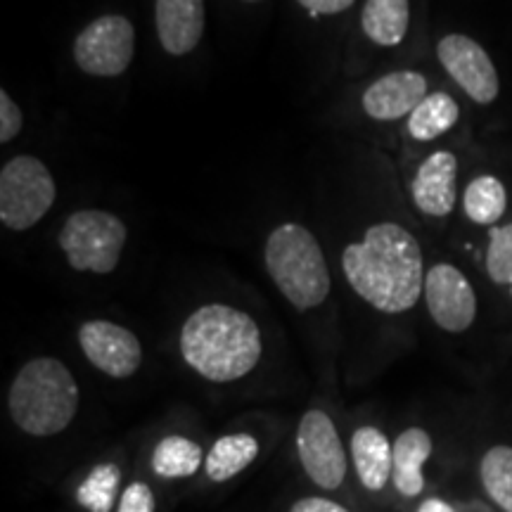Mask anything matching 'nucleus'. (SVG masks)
Here are the masks:
<instances>
[{"instance_id": "f257e3e1", "label": "nucleus", "mask_w": 512, "mask_h": 512, "mask_svg": "<svg viewBox=\"0 0 512 512\" xmlns=\"http://www.w3.org/2000/svg\"><path fill=\"white\" fill-rule=\"evenodd\" d=\"M342 271L351 290L387 316L415 309L425 292V252L396 221L373 223L361 240L344 247Z\"/></svg>"}, {"instance_id": "f03ea898", "label": "nucleus", "mask_w": 512, "mask_h": 512, "mask_svg": "<svg viewBox=\"0 0 512 512\" xmlns=\"http://www.w3.org/2000/svg\"><path fill=\"white\" fill-rule=\"evenodd\" d=\"M178 347L192 373L216 384L242 380L264 354L256 320L230 304H204L192 311L181 328Z\"/></svg>"}, {"instance_id": "7ed1b4c3", "label": "nucleus", "mask_w": 512, "mask_h": 512, "mask_svg": "<svg viewBox=\"0 0 512 512\" xmlns=\"http://www.w3.org/2000/svg\"><path fill=\"white\" fill-rule=\"evenodd\" d=\"M79 403L81 392L72 370L53 356L24 363L8 392L10 418L29 437H55L67 430Z\"/></svg>"}, {"instance_id": "20e7f679", "label": "nucleus", "mask_w": 512, "mask_h": 512, "mask_svg": "<svg viewBox=\"0 0 512 512\" xmlns=\"http://www.w3.org/2000/svg\"><path fill=\"white\" fill-rule=\"evenodd\" d=\"M264 264L280 294L297 311L316 309L330 297V268L316 235L302 223H280L268 233Z\"/></svg>"}, {"instance_id": "39448f33", "label": "nucleus", "mask_w": 512, "mask_h": 512, "mask_svg": "<svg viewBox=\"0 0 512 512\" xmlns=\"http://www.w3.org/2000/svg\"><path fill=\"white\" fill-rule=\"evenodd\" d=\"M128 240L126 223L112 211L79 209L57 233L67 264L79 273L110 275L119 266Z\"/></svg>"}, {"instance_id": "423d86ee", "label": "nucleus", "mask_w": 512, "mask_h": 512, "mask_svg": "<svg viewBox=\"0 0 512 512\" xmlns=\"http://www.w3.org/2000/svg\"><path fill=\"white\" fill-rule=\"evenodd\" d=\"M57 197L55 178L38 157L19 155L0 171V223L22 233L34 228L53 209Z\"/></svg>"}, {"instance_id": "0eeeda50", "label": "nucleus", "mask_w": 512, "mask_h": 512, "mask_svg": "<svg viewBox=\"0 0 512 512\" xmlns=\"http://www.w3.org/2000/svg\"><path fill=\"white\" fill-rule=\"evenodd\" d=\"M136 55V27L124 15H100L79 31L74 41V62L83 74L114 79L131 67Z\"/></svg>"}, {"instance_id": "6e6552de", "label": "nucleus", "mask_w": 512, "mask_h": 512, "mask_svg": "<svg viewBox=\"0 0 512 512\" xmlns=\"http://www.w3.org/2000/svg\"><path fill=\"white\" fill-rule=\"evenodd\" d=\"M437 60L453 86L470 102L489 107L498 100L501 74H498L489 50L472 36L460 34V31L441 36L437 43Z\"/></svg>"}, {"instance_id": "1a4fd4ad", "label": "nucleus", "mask_w": 512, "mask_h": 512, "mask_svg": "<svg viewBox=\"0 0 512 512\" xmlns=\"http://www.w3.org/2000/svg\"><path fill=\"white\" fill-rule=\"evenodd\" d=\"M422 299L434 325L448 335H463L475 325L479 313L477 290L453 261H434L427 268Z\"/></svg>"}, {"instance_id": "9d476101", "label": "nucleus", "mask_w": 512, "mask_h": 512, "mask_svg": "<svg viewBox=\"0 0 512 512\" xmlns=\"http://www.w3.org/2000/svg\"><path fill=\"white\" fill-rule=\"evenodd\" d=\"M297 456L306 477L318 489L335 491L347 479V451H344L342 439H339L335 422L320 408H311L299 420Z\"/></svg>"}, {"instance_id": "9b49d317", "label": "nucleus", "mask_w": 512, "mask_h": 512, "mask_svg": "<svg viewBox=\"0 0 512 512\" xmlns=\"http://www.w3.org/2000/svg\"><path fill=\"white\" fill-rule=\"evenodd\" d=\"M460 159L448 147L432 150L415 169L408 185L413 207L430 221H448L460 207Z\"/></svg>"}, {"instance_id": "f8f14e48", "label": "nucleus", "mask_w": 512, "mask_h": 512, "mask_svg": "<svg viewBox=\"0 0 512 512\" xmlns=\"http://www.w3.org/2000/svg\"><path fill=\"white\" fill-rule=\"evenodd\" d=\"M79 347L100 373L114 380H126L143 366V344L136 332L112 320H86L79 328Z\"/></svg>"}, {"instance_id": "ddd939ff", "label": "nucleus", "mask_w": 512, "mask_h": 512, "mask_svg": "<svg viewBox=\"0 0 512 512\" xmlns=\"http://www.w3.org/2000/svg\"><path fill=\"white\" fill-rule=\"evenodd\" d=\"M430 93V79L418 69H399L370 83L363 93V112L375 121L408 119Z\"/></svg>"}, {"instance_id": "4468645a", "label": "nucleus", "mask_w": 512, "mask_h": 512, "mask_svg": "<svg viewBox=\"0 0 512 512\" xmlns=\"http://www.w3.org/2000/svg\"><path fill=\"white\" fill-rule=\"evenodd\" d=\"M155 29L169 55L192 53L204 34V0H155Z\"/></svg>"}, {"instance_id": "2eb2a0df", "label": "nucleus", "mask_w": 512, "mask_h": 512, "mask_svg": "<svg viewBox=\"0 0 512 512\" xmlns=\"http://www.w3.org/2000/svg\"><path fill=\"white\" fill-rule=\"evenodd\" d=\"M460 209L472 226L486 230L501 226L510 209L508 183L491 171L472 176L460 192Z\"/></svg>"}, {"instance_id": "dca6fc26", "label": "nucleus", "mask_w": 512, "mask_h": 512, "mask_svg": "<svg viewBox=\"0 0 512 512\" xmlns=\"http://www.w3.org/2000/svg\"><path fill=\"white\" fill-rule=\"evenodd\" d=\"M434 444L432 434L422 427H408L394 439V467H392V484L403 498H415L425 489V475L422 467L432 458Z\"/></svg>"}, {"instance_id": "f3484780", "label": "nucleus", "mask_w": 512, "mask_h": 512, "mask_svg": "<svg viewBox=\"0 0 512 512\" xmlns=\"http://www.w3.org/2000/svg\"><path fill=\"white\" fill-rule=\"evenodd\" d=\"M351 460H354L358 482L368 491H382L392 479L394 453L387 434L380 427L363 425L351 437Z\"/></svg>"}, {"instance_id": "a211bd4d", "label": "nucleus", "mask_w": 512, "mask_h": 512, "mask_svg": "<svg viewBox=\"0 0 512 512\" xmlns=\"http://www.w3.org/2000/svg\"><path fill=\"white\" fill-rule=\"evenodd\" d=\"M463 110L456 95L448 91H430L425 100L406 119V133L413 143H437L460 124Z\"/></svg>"}, {"instance_id": "6ab92c4d", "label": "nucleus", "mask_w": 512, "mask_h": 512, "mask_svg": "<svg viewBox=\"0 0 512 512\" xmlns=\"http://www.w3.org/2000/svg\"><path fill=\"white\" fill-rule=\"evenodd\" d=\"M361 27L375 46H399L411 27V0H366Z\"/></svg>"}, {"instance_id": "aec40b11", "label": "nucleus", "mask_w": 512, "mask_h": 512, "mask_svg": "<svg viewBox=\"0 0 512 512\" xmlns=\"http://www.w3.org/2000/svg\"><path fill=\"white\" fill-rule=\"evenodd\" d=\"M259 448V439L254 434H226V437L216 439L214 446L209 448L207 458H204V472H207L211 482H228V479L238 477L245 467L254 463L256 456H259Z\"/></svg>"}, {"instance_id": "412c9836", "label": "nucleus", "mask_w": 512, "mask_h": 512, "mask_svg": "<svg viewBox=\"0 0 512 512\" xmlns=\"http://www.w3.org/2000/svg\"><path fill=\"white\" fill-rule=\"evenodd\" d=\"M204 451L181 434H169L152 451V470L164 479H188L200 470Z\"/></svg>"}, {"instance_id": "4be33fe9", "label": "nucleus", "mask_w": 512, "mask_h": 512, "mask_svg": "<svg viewBox=\"0 0 512 512\" xmlns=\"http://www.w3.org/2000/svg\"><path fill=\"white\" fill-rule=\"evenodd\" d=\"M479 482L503 512H512V446L496 444L479 460Z\"/></svg>"}, {"instance_id": "5701e85b", "label": "nucleus", "mask_w": 512, "mask_h": 512, "mask_svg": "<svg viewBox=\"0 0 512 512\" xmlns=\"http://www.w3.org/2000/svg\"><path fill=\"white\" fill-rule=\"evenodd\" d=\"M484 271L494 285L505 290L512 285V221L491 228L486 235Z\"/></svg>"}, {"instance_id": "b1692460", "label": "nucleus", "mask_w": 512, "mask_h": 512, "mask_svg": "<svg viewBox=\"0 0 512 512\" xmlns=\"http://www.w3.org/2000/svg\"><path fill=\"white\" fill-rule=\"evenodd\" d=\"M119 467L114 463L98 465L83 479L79 489V503L91 512H110L119 486Z\"/></svg>"}, {"instance_id": "393cba45", "label": "nucleus", "mask_w": 512, "mask_h": 512, "mask_svg": "<svg viewBox=\"0 0 512 512\" xmlns=\"http://www.w3.org/2000/svg\"><path fill=\"white\" fill-rule=\"evenodd\" d=\"M117 512H157V498L147 482H131L121 494Z\"/></svg>"}, {"instance_id": "a878e982", "label": "nucleus", "mask_w": 512, "mask_h": 512, "mask_svg": "<svg viewBox=\"0 0 512 512\" xmlns=\"http://www.w3.org/2000/svg\"><path fill=\"white\" fill-rule=\"evenodd\" d=\"M24 128L22 107L10 98L8 91H0V143L8 145Z\"/></svg>"}, {"instance_id": "bb28decb", "label": "nucleus", "mask_w": 512, "mask_h": 512, "mask_svg": "<svg viewBox=\"0 0 512 512\" xmlns=\"http://www.w3.org/2000/svg\"><path fill=\"white\" fill-rule=\"evenodd\" d=\"M290 512H351V510L344 508V505H339L337 501H330V498L306 496V498H299L297 503H292Z\"/></svg>"}, {"instance_id": "cd10ccee", "label": "nucleus", "mask_w": 512, "mask_h": 512, "mask_svg": "<svg viewBox=\"0 0 512 512\" xmlns=\"http://www.w3.org/2000/svg\"><path fill=\"white\" fill-rule=\"evenodd\" d=\"M297 3L302 5L304 10L313 12V15L330 17V15H339V12L349 10L356 0H297Z\"/></svg>"}, {"instance_id": "c85d7f7f", "label": "nucleus", "mask_w": 512, "mask_h": 512, "mask_svg": "<svg viewBox=\"0 0 512 512\" xmlns=\"http://www.w3.org/2000/svg\"><path fill=\"white\" fill-rule=\"evenodd\" d=\"M418 512H456V508L451 503L441 501V498H427V501H422Z\"/></svg>"}, {"instance_id": "c756f323", "label": "nucleus", "mask_w": 512, "mask_h": 512, "mask_svg": "<svg viewBox=\"0 0 512 512\" xmlns=\"http://www.w3.org/2000/svg\"><path fill=\"white\" fill-rule=\"evenodd\" d=\"M245 3H261V0H245Z\"/></svg>"}, {"instance_id": "7c9ffc66", "label": "nucleus", "mask_w": 512, "mask_h": 512, "mask_svg": "<svg viewBox=\"0 0 512 512\" xmlns=\"http://www.w3.org/2000/svg\"><path fill=\"white\" fill-rule=\"evenodd\" d=\"M508 297H510V299H512V285H510V287H508Z\"/></svg>"}]
</instances>
